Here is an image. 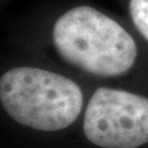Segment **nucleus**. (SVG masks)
<instances>
[{
  "label": "nucleus",
  "mask_w": 148,
  "mask_h": 148,
  "mask_svg": "<svg viewBox=\"0 0 148 148\" xmlns=\"http://www.w3.org/2000/svg\"><path fill=\"white\" fill-rule=\"evenodd\" d=\"M0 100L19 124L54 132L71 125L82 109L80 87L69 78L35 67H16L0 78Z\"/></svg>",
  "instance_id": "nucleus-2"
},
{
  "label": "nucleus",
  "mask_w": 148,
  "mask_h": 148,
  "mask_svg": "<svg viewBox=\"0 0 148 148\" xmlns=\"http://www.w3.org/2000/svg\"><path fill=\"white\" fill-rule=\"evenodd\" d=\"M128 8L134 25L148 41V0H130Z\"/></svg>",
  "instance_id": "nucleus-4"
},
{
  "label": "nucleus",
  "mask_w": 148,
  "mask_h": 148,
  "mask_svg": "<svg viewBox=\"0 0 148 148\" xmlns=\"http://www.w3.org/2000/svg\"><path fill=\"white\" fill-rule=\"evenodd\" d=\"M84 133L102 148H138L148 143V99L128 91L99 88L87 106Z\"/></svg>",
  "instance_id": "nucleus-3"
},
{
  "label": "nucleus",
  "mask_w": 148,
  "mask_h": 148,
  "mask_svg": "<svg viewBox=\"0 0 148 148\" xmlns=\"http://www.w3.org/2000/svg\"><path fill=\"white\" fill-rule=\"evenodd\" d=\"M53 42L68 64L99 77H116L133 67L137 47L131 34L97 9L78 5L55 22Z\"/></svg>",
  "instance_id": "nucleus-1"
}]
</instances>
